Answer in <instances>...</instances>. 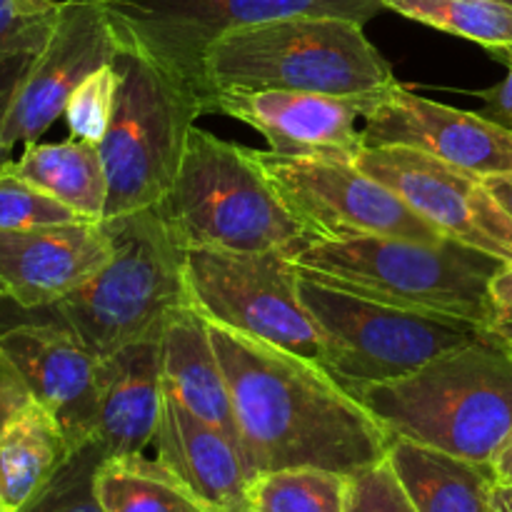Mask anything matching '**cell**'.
<instances>
[{
    "label": "cell",
    "mask_w": 512,
    "mask_h": 512,
    "mask_svg": "<svg viewBox=\"0 0 512 512\" xmlns=\"http://www.w3.org/2000/svg\"><path fill=\"white\" fill-rule=\"evenodd\" d=\"M210 335L255 478L288 468L350 478L385 460L393 435L323 365L223 325Z\"/></svg>",
    "instance_id": "6da1fadb"
},
{
    "label": "cell",
    "mask_w": 512,
    "mask_h": 512,
    "mask_svg": "<svg viewBox=\"0 0 512 512\" xmlns=\"http://www.w3.org/2000/svg\"><path fill=\"white\" fill-rule=\"evenodd\" d=\"M393 438L490 465L512 433V358L470 340L385 383L345 385Z\"/></svg>",
    "instance_id": "7a4b0ae2"
},
{
    "label": "cell",
    "mask_w": 512,
    "mask_h": 512,
    "mask_svg": "<svg viewBox=\"0 0 512 512\" xmlns=\"http://www.w3.org/2000/svg\"><path fill=\"white\" fill-rule=\"evenodd\" d=\"M208 113L223 93H293L368 98L395 85L393 68L363 23L330 15H293L223 35L203 60Z\"/></svg>",
    "instance_id": "3957f363"
},
{
    "label": "cell",
    "mask_w": 512,
    "mask_h": 512,
    "mask_svg": "<svg viewBox=\"0 0 512 512\" xmlns=\"http://www.w3.org/2000/svg\"><path fill=\"white\" fill-rule=\"evenodd\" d=\"M308 278L378 303L483 328L495 313L490 283L505 263L455 240H313L295 255Z\"/></svg>",
    "instance_id": "277c9868"
},
{
    "label": "cell",
    "mask_w": 512,
    "mask_h": 512,
    "mask_svg": "<svg viewBox=\"0 0 512 512\" xmlns=\"http://www.w3.org/2000/svg\"><path fill=\"white\" fill-rule=\"evenodd\" d=\"M113 243L108 263L55 303V313L98 358L130 343L160 338L165 323L190 305L188 248L163 208L103 220Z\"/></svg>",
    "instance_id": "5b68a950"
},
{
    "label": "cell",
    "mask_w": 512,
    "mask_h": 512,
    "mask_svg": "<svg viewBox=\"0 0 512 512\" xmlns=\"http://www.w3.org/2000/svg\"><path fill=\"white\" fill-rule=\"evenodd\" d=\"M185 248L283 253L295 258L313 243L258 153L195 125L168 198L160 203Z\"/></svg>",
    "instance_id": "8992f818"
},
{
    "label": "cell",
    "mask_w": 512,
    "mask_h": 512,
    "mask_svg": "<svg viewBox=\"0 0 512 512\" xmlns=\"http://www.w3.org/2000/svg\"><path fill=\"white\" fill-rule=\"evenodd\" d=\"M118 95L108 133L98 143L108 175L105 218L158 208L183 163L198 100L143 53L120 45L113 58Z\"/></svg>",
    "instance_id": "52a82bcc"
},
{
    "label": "cell",
    "mask_w": 512,
    "mask_h": 512,
    "mask_svg": "<svg viewBox=\"0 0 512 512\" xmlns=\"http://www.w3.org/2000/svg\"><path fill=\"white\" fill-rule=\"evenodd\" d=\"M118 43L173 75L208 113L203 60L233 30L293 15H330L368 23L383 0H98Z\"/></svg>",
    "instance_id": "ba28073f"
},
{
    "label": "cell",
    "mask_w": 512,
    "mask_h": 512,
    "mask_svg": "<svg viewBox=\"0 0 512 512\" xmlns=\"http://www.w3.org/2000/svg\"><path fill=\"white\" fill-rule=\"evenodd\" d=\"M300 295L323 333L325 368L343 385L403 378L445 350L480 338V328L473 323L395 308L303 273Z\"/></svg>",
    "instance_id": "9c48e42d"
},
{
    "label": "cell",
    "mask_w": 512,
    "mask_h": 512,
    "mask_svg": "<svg viewBox=\"0 0 512 512\" xmlns=\"http://www.w3.org/2000/svg\"><path fill=\"white\" fill-rule=\"evenodd\" d=\"M185 275L190 303L208 323L253 335L325 368L328 350L303 303L300 270L293 258L283 253L190 248Z\"/></svg>",
    "instance_id": "30bf717a"
},
{
    "label": "cell",
    "mask_w": 512,
    "mask_h": 512,
    "mask_svg": "<svg viewBox=\"0 0 512 512\" xmlns=\"http://www.w3.org/2000/svg\"><path fill=\"white\" fill-rule=\"evenodd\" d=\"M270 183L313 240H448L358 163L280 158L255 150Z\"/></svg>",
    "instance_id": "8fae6325"
},
{
    "label": "cell",
    "mask_w": 512,
    "mask_h": 512,
    "mask_svg": "<svg viewBox=\"0 0 512 512\" xmlns=\"http://www.w3.org/2000/svg\"><path fill=\"white\" fill-rule=\"evenodd\" d=\"M358 165L388 185L443 238L512 263V218L488 193L480 175L405 145L365 148Z\"/></svg>",
    "instance_id": "7c38bea8"
},
{
    "label": "cell",
    "mask_w": 512,
    "mask_h": 512,
    "mask_svg": "<svg viewBox=\"0 0 512 512\" xmlns=\"http://www.w3.org/2000/svg\"><path fill=\"white\" fill-rule=\"evenodd\" d=\"M363 140L365 148L405 145L480 178L512 173L510 128L483 113L425 98L400 83L365 98Z\"/></svg>",
    "instance_id": "4fadbf2b"
},
{
    "label": "cell",
    "mask_w": 512,
    "mask_h": 512,
    "mask_svg": "<svg viewBox=\"0 0 512 512\" xmlns=\"http://www.w3.org/2000/svg\"><path fill=\"white\" fill-rule=\"evenodd\" d=\"M118 35L98 0H60L48 43L33 55L15 93L5 125V143H38L40 135L63 118L70 95L88 75L113 63Z\"/></svg>",
    "instance_id": "5bb4252c"
},
{
    "label": "cell",
    "mask_w": 512,
    "mask_h": 512,
    "mask_svg": "<svg viewBox=\"0 0 512 512\" xmlns=\"http://www.w3.org/2000/svg\"><path fill=\"white\" fill-rule=\"evenodd\" d=\"M363 105L365 98L258 90L218 95L213 113L258 130L280 158L358 163L365 150Z\"/></svg>",
    "instance_id": "9a60e30c"
},
{
    "label": "cell",
    "mask_w": 512,
    "mask_h": 512,
    "mask_svg": "<svg viewBox=\"0 0 512 512\" xmlns=\"http://www.w3.org/2000/svg\"><path fill=\"white\" fill-rule=\"evenodd\" d=\"M0 353L63 428L70 448L93 443L98 355L60 323H28L0 333Z\"/></svg>",
    "instance_id": "2e32d148"
},
{
    "label": "cell",
    "mask_w": 512,
    "mask_h": 512,
    "mask_svg": "<svg viewBox=\"0 0 512 512\" xmlns=\"http://www.w3.org/2000/svg\"><path fill=\"white\" fill-rule=\"evenodd\" d=\"M113 255L103 220L0 230V298L20 308H53L88 283Z\"/></svg>",
    "instance_id": "e0dca14e"
},
{
    "label": "cell",
    "mask_w": 512,
    "mask_h": 512,
    "mask_svg": "<svg viewBox=\"0 0 512 512\" xmlns=\"http://www.w3.org/2000/svg\"><path fill=\"white\" fill-rule=\"evenodd\" d=\"M165 390L160 338L138 340L98 358V403L93 443L105 458L145 455L155 443Z\"/></svg>",
    "instance_id": "ac0fdd59"
},
{
    "label": "cell",
    "mask_w": 512,
    "mask_h": 512,
    "mask_svg": "<svg viewBox=\"0 0 512 512\" xmlns=\"http://www.w3.org/2000/svg\"><path fill=\"white\" fill-rule=\"evenodd\" d=\"M155 448L158 463L210 510L250 512V485L255 475L243 448L223 430L165 398Z\"/></svg>",
    "instance_id": "d6986e66"
},
{
    "label": "cell",
    "mask_w": 512,
    "mask_h": 512,
    "mask_svg": "<svg viewBox=\"0 0 512 512\" xmlns=\"http://www.w3.org/2000/svg\"><path fill=\"white\" fill-rule=\"evenodd\" d=\"M165 398L215 425L240 445L228 380L215 350L210 323L193 303L183 305L160 333Z\"/></svg>",
    "instance_id": "ffe728a7"
},
{
    "label": "cell",
    "mask_w": 512,
    "mask_h": 512,
    "mask_svg": "<svg viewBox=\"0 0 512 512\" xmlns=\"http://www.w3.org/2000/svg\"><path fill=\"white\" fill-rule=\"evenodd\" d=\"M385 458L418 512H493L498 480L490 465L405 438H393Z\"/></svg>",
    "instance_id": "44dd1931"
},
{
    "label": "cell",
    "mask_w": 512,
    "mask_h": 512,
    "mask_svg": "<svg viewBox=\"0 0 512 512\" xmlns=\"http://www.w3.org/2000/svg\"><path fill=\"white\" fill-rule=\"evenodd\" d=\"M10 173L28 180L78 218L100 223L108 205V175L98 143L70 135L63 143H30Z\"/></svg>",
    "instance_id": "7402d4cb"
},
{
    "label": "cell",
    "mask_w": 512,
    "mask_h": 512,
    "mask_svg": "<svg viewBox=\"0 0 512 512\" xmlns=\"http://www.w3.org/2000/svg\"><path fill=\"white\" fill-rule=\"evenodd\" d=\"M73 453L53 413L35 403L0 440V505L18 512Z\"/></svg>",
    "instance_id": "603a6c76"
},
{
    "label": "cell",
    "mask_w": 512,
    "mask_h": 512,
    "mask_svg": "<svg viewBox=\"0 0 512 512\" xmlns=\"http://www.w3.org/2000/svg\"><path fill=\"white\" fill-rule=\"evenodd\" d=\"M98 498L105 512H213L163 463L145 455L105 460Z\"/></svg>",
    "instance_id": "cb8c5ba5"
},
{
    "label": "cell",
    "mask_w": 512,
    "mask_h": 512,
    "mask_svg": "<svg viewBox=\"0 0 512 512\" xmlns=\"http://www.w3.org/2000/svg\"><path fill=\"white\" fill-rule=\"evenodd\" d=\"M385 10L473 40L495 55L512 50V5L503 0H383Z\"/></svg>",
    "instance_id": "d4e9b609"
},
{
    "label": "cell",
    "mask_w": 512,
    "mask_h": 512,
    "mask_svg": "<svg viewBox=\"0 0 512 512\" xmlns=\"http://www.w3.org/2000/svg\"><path fill=\"white\" fill-rule=\"evenodd\" d=\"M348 478L318 468L263 473L250 485L255 512H345Z\"/></svg>",
    "instance_id": "484cf974"
},
{
    "label": "cell",
    "mask_w": 512,
    "mask_h": 512,
    "mask_svg": "<svg viewBox=\"0 0 512 512\" xmlns=\"http://www.w3.org/2000/svg\"><path fill=\"white\" fill-rule=\"evenodd\" d=\"M105 460L98 443L80 445L18 512H105L98 498V473Z\"/></svg>",
    "instance_id": "4316f807"
},
{
    "label": "cell",
    "mask_w": 512,
    "mask_h": 512,
    "mask_svg": "<svg viewBox=\"0 0 512 512\" xmlns=\"http://www.w3.org/2000/svg\"><path fill=\"white\" fill-rule=\"evenodd\" d=\"M60 0H0V63L35 55L53 33Z\"/></svg>",
    "instance_id": "83f0119b"
},
{
    "label": "cell",
    "mask_w": 512,
    "mask_h": 512,
    "mask_svg": "<svg viewBox=\"0 0 512 512\" xmlns=\"http://www.w3.org/2000/svg\"><path fill=\"white\" fill-rule=\"evenodd\" d=\"M115 95H118V73H115L113 63L88 75L65 105L63 118L68 123L70 135L100 143L103 135L108 133L110 118H113Z\"/></svg>",
    "instance_id": "f1b7e54d"
},
{
    "label": "cell",
    "mask_w": 512,
    "mask_h": 512,
    "mask_svg": "<svg viewBox=\"0 0 512 512\" xmlns=\"http://www.w3.org/2000/svg\"><path fill=\"white\" fill-rule=\"evenodd\" d=\"M83 220L15 173L0 175V230H25Z\"/></svg>",
    "instance_id": "f546056e"
},
{
    "label": "cell",
    "mask_w": 512,
    "mask_h": 512,
    "mask_svg": "<svg viewBox=\"0 0 512 512\" xmlns=\"http://www.w3.org/2000/svg\"><path fill=\"white\" fill-rule=\"evenodd\" d=\"M345 512H418L388 458L348 478Z\"/></svg>",
    "instance_id": "4dcf8cb0"
},
{
    "label": "cell",
    "mask_w": 512,
    "mask_h": 512,
    "mask_svg": "<svg viewBox=\"0 0 512 512\" xmlns=\"http://www.w3.org/2000/svg\"><path fill=\"white\" fill-rule=\"evenodd\" d=\"M35 405L33 393L10 360L0 353V440Z\"/></svg>",
    "instance_id": "1f68e13d"
},
{
    "label": "cell",
    "mask_w": 512,
    "mask_h": 512,
    "mask_svg": "<svg viewBox=\"0 0 512 512\" xmlns=\"http://www.w3.org/2000/svg\"><path fill=\"white\" fill-rule=\"evenodd\" d=\"M30 60H33V55H18V58L0 63V175L8 173L10 165H13V158H10L13 148H8V143H5V125H8L15 93H18L20 83L30 68Z\"/></svg>",
    "instance_id": "d6a6232c"
},
{
    "label": "cell",
    "mask_w": 512,
    "mask_h": 512,
    "mask_svg": "<svg viewBox=\"0 0 512 512\" xmlns=\"http://www.w3.org/2000/svg\"><path fill=\"white\" fill-rule=\"evenodd\" d=\"M498 58L508 65V75L498 85L480 93V98H483V115H488L495 123L512 130V50L500 53Z\"/></svg>",
    "instance_id": "836d02e7"
},
{
    "label": "cell",
    "mask_w": 512,
    "mask_h": 512,
    "mask_svg": "<svg viewBox=\"0 0 512 512\" xmlns=\"http://www.w3.org/2000/svg\"><path fill=\"white\" fill-rule=\"evenodd\" d=\"M480 333L488 340H493L498 348H503L512 358V310L495 308V313L490 315L488 323L480 328Z\"/></svg>",
    "instance_id": "e575fe53"
},
{
    "label": "cell",
    "mask_w": 512,
    "mask_h": 512,
    "mask_svg": "<svg viewBox=\"0 0 512 512\" xmlns=\"http://www.w3.org/2000/svg\"><path fill=\"white\" fill-rule=\"evenodd\" d=\"M483 185L488 188V193L498 200L500 208L512 218V173L485 175Z\"/></svg>",
    "instance_id": "d590c367"
},
{
    "label": "cell",
    "mask_w": 512,
    "mask_h": 512,
    "mask_svg": "<svg viewBox=\"0 0 512 512\" xmlns=\"http://www.w3.org/2000/svg\"><path fill=\"white\" fill-rule=\"evenodd\" d=\"M490 295H493L495 308L512 310V263L503 265L495 273L493 283H490Z\"/></svg>",
    "instance_id": "8d00e7d4"
},
{
    "label": "cell",
    "mask_w": 512,
    "mask_h": 512,
    "mask_svg": "<svg viewBox=\"0 0 512 512\" xmlns=\"http://www.w3.org/2000/svg\"><path fill=\"white\" fill-rule=\"evenodd\" d=\"M490 468H493L495 480H498V483L512 485V433L505 438V443L500 445V450L495 453Z\"/></svg>",
    "instance_id": "74e56055"
},
{
    "label": "cell",
    "mask_w": 512,
    "mask_h": 512,
    "mask_svg": "<svg viewBox=\"0 0 512 512\" xmlns=\"http://www.w3.org/2000/svg\"><path fill=\"white\" fill-rule=\"evenodd\" d=\"M493 512H512V485H503V483L495 485Z\"/></svg>",
    "instance_id": "f35d334b"
},
{
    "label": "cell",
    "mask_w": 512,
    "mask_h": 512,
    "mask_svg": "<svg viewBox=\"0 0 512 512\" xmlns=\"http://www.w3.org/2000/svg\"><path fill=\"white\" fill-rule=\"evenodd\" d=\"M0 512H13L10 508H5V505H0Z\"/></svg>",
    "instance_id": "ab89813d"
},
{
    "label": "cell",
    "mask_w": 512,
    "mask_h": 512,
    "mask_svg": "<svg viewBox=\"0 0 512 512\" xmlns=\"http://www.w3.org/2000/svg\"><path fill=\"white\" fill-rule=\"evenodd\" d=\"M503 3H508V5H512V0H503Z\"/></svg>",
    "instance_id": "60d3db41"
},
{
    "label": "cell",
    "mask_w": 512,
    "mask_h": 512,
    "mask_svg": "<svg viewBox=\"0 0 512 512\" xmlns=\"http://www.w3.org/2000/svg\"><path fill=\"white\" fill-rule=\"evenodd\" d=\"M250 512H255V510H250Z\"/></svg>",
    "instance_id": "b9f144b4"
}]
</instances>
